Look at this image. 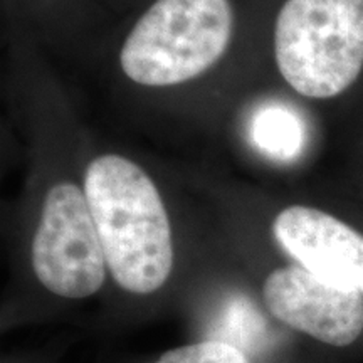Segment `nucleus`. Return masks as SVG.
Segmentation results:
<instances>
[{
	"label": "nucleus",
	"instance_id": "f257e3e1",
	"mask_svg": "<svg viewBox=\"0 0 363 363\" xmlns=\"http://www.w3.org/2000/svg\"><path fill=\"white\" fill-rule=\"evenodd\" d=\"M84 195L116 283L135 294L160 289L174 266V246L153 180L128 158L103 155L86 169Z\"/></svg>",
	"mask_w": 363,
	"mask_h": 363
},
{
	"label": "nucleus",
	"instance_id": "1a4fd4ad",
	"mask_svg": "<svg viewBox=\"0 0 363 363\" xmlns=\"http://www.w3.org/2000/svg\"><path fill=\"white\" fill-rule=\"evenodd\" d=\"M155 363H251L246 353L234 345L206 340V342L174 348L163 353Z\"/></svg>",
	"mask_w": 363,
	"mask_h": 363
},
{
	"label": "nucleus",
	"instance_id": "20e7f679",
	"mask_svg": "<svg viewBox=\"0 0 363 363\" xmlns=\"http://www.w3.org/2000/svg\"><path fill=\"white\" fill-rule=\"evenodd\" d=\"M106 259L86 195L69 182L45 195L33 240V267L49 291L62 298H88L106 278Z\"/></svg>",
	"mask_w": 363,
	"mask_h": 363
},
{
	"label": "nucleus",
	"instance_id": "423d86ee",
	"mask_svg": "<svg viewBox=\"0 0 363 363\" xmlns=\"http://www.w3.org/2000/svg\"><path fill=\"white\" fill-rule=\"evenodd\" d=\"M279 246L305 269L363 294V235L320 208L293 206L272 224Z\"/></svg>",
	"mask_w": 363,
	"mask_h": 363
},
{
	"label": "nucleus",
	"instance_id": "f03ea898",
	"mask_svg": "<svg viewBox=\"0 0 363 363\" xmlns=\"http://www.w3.org/2000/svg\"><path fill=\"white\" fill-rule=\"evenodd\" d=\"M286 83L308 98H333L363 67V0H286L274 29Z\"/></svg>",
	"mask_w": 363,
	"mask_h": 363
},
{
	"label": "nucleus",
	"instance_id": "0eeeda50",
	"mask_svg": "<svg viewBox=\"0 0 363 363\" xmlns=\"http://www.w3.org/2000/svg\"><path fill=\"white\" fill-rule=\"evenodd\" d=\"M251 138L266 155L289 160L301 152L305 130L296 113L284 104H266L252 118Z\"/></svg>",
	"mask_w": 363,
	"mask_h": 363
},
{
	"label": "nucleus",
	"instance_id": "39448f33",
	"mask_svg": "<svg viewBox=\"0 0 363 363\" xmlns=\"http://www.w3.org/2000/svg\"><path fill=\"white\" fill-rule=\"evenodd\" d=\"M262 293L279 321L320 342L347 347L360 337L363 294L330 283L303 266L272 271Z\"/></svg>",
	"mask_w": 363,
	"mask_h": 363
},
{
	"label": "nucleus",
	"instance_id": "7ed1b4c3",
	"mask_svg": "<svg viewBox=\"0 0 363 363\" xmlns=\"http://www.w3.org/2000/svg\"><path fill=\"white\" fill-rule=\"evenodd\" d=\"M233 26L229 0H157L126 38L121 67L143 86L185 83L225 52Z\"/></svg>",
	"mask_w": 363,
	"mask_h": 363
},
{
	"label": "nucleus",
	"instance_id": "6e6552de",
	"mask_svg": "<svg viewBox=\"0 0 363 363\" xmlns=\"http://www.w3.org/2000/svg\"><path fill=\"white\" fill-rule=\"evenodd\" d=\"M264 321L251 301L242 296H235L227 303L224 311H220L216 325L217 335L211 340L230 343L244 352L242 345L249 347L259 338L266 326Z\"/></svg>",
	"mask_w": 363,
	"mask_h": 363
}]
</instances>
